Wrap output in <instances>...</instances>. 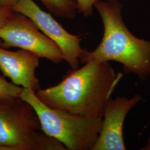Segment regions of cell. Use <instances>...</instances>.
I'll list each match as a JSON object with an SVG mask.
<instances>
[{"label": "cell", "mask_w": 150, "mask_h": 150, "mask_svg": "<svg viewBox=\"0 0 150 150\" xmlns=\"http://www.w3.org/2000/svg\"><path fill=\"white\" fill-rule=\"evenodd\" d=\"M123 75L116 74L109 62L91 60L36 95L49 107L83 117H103L107 101Z\"/></svg>", "instance_id": "6da1fadb"}, {"label": "cell", "mask_w": 150, "mask_h": 150, "mask_svg": "<svg viewBox=\"0 0 150 150\" xmlns=\"http://www.w3.org/2000/svg\"><path fill=\"white\" fill-rule=\"evenodd\" d=\"M102 18L104 33L95 50L84 49L80 62L116 61L127 73H133L141 80L150 76V41L136 37L125 25L121 16L122 5L117 0H99L94 6Z\"/></svg>", "instance_id": "7a4b0ae2"}, {"label": "cell", "mask_w": 150, "mask_h": 150, "mask_svg": "<svg viewBox=\"0 0 150 150\" xmlns=\"http://www.w3.org/2000/svg\"><path fill=\"white\" fill-rule=\"evenodd\" d=\"M20 97L34 108L42 131L64 145L66 150H92L103 117H83L49 107L30 89L23 88Z\"/></svg>", "instance_id": "3957f363"}, {"label": "cell", "mask_w": 150, "mask_h": 150, "mask_svg": "<svg viewBox=\"0 0 150 150\" xmlns=\"http://www.w3.org/2000/svg\"><path fill=\"white\" fill-rule=\"evenodd\" d=\"M0 145L9 150H65L41 130L32 106L20 97L0 101Z\"/></svg>", "instance_id": "277c9868"}, {"label": "cell", "mask_w": 150, "mask_h": 150, "mask_svg": "<svg viewBox=\"0 0 150 150\" xmlns=\"http://www.w3.org/2000/svg\"><path fill=\"white\" fill-rule=\"evenodd\" d=\"M0 39L4 48L25 50L54 64L64 60L58 45L45 35L31 18L17 12L13 11L0 27Z\"/></svg>", "instance_id": "5b68a950"}, {"label": "cell", "mask_w": 150, "mask_h": 150, "mask_svg": "<svg viewBox=\"0 0 150 150\" xmlns=\"http://www.w3.org/2000/svg\"><path fill=\"white\" fill-rule=\"evenodd\" d=\"M11 9L28 17L38 28L59 47L63 59L72 69L79 67L84 49L82 38L67 32L50 13L43 11L33 0H18Z\"/></svg>", "instance_id": "8992f818"}, {"label": "cell", "mask_w": 150, "mask_h": 150, "mask_svg": "<svg viewBox=\"0 0 150 150\" xmlns=\"http://www.w3.org/2000/svg\"><path fill=\"white\" fill-rule=\"evenodd\" d=\"M141 100L139 95L131 98L118 97L107 101L102 118V126L92 150H125L123 125L129 111Z\"/></svg>", "instance_id": "52a82bcc"}, {"label": "cell", "mask_w": 150, "mask_h": 150, "mask_svg": "<svg viewBox=\"0 0 150 150\" xmlns=\"http://www.w3.org/2000/svg\"><path fill=\"white\" fill-rule=\"evenodd\" d=\"M40 57L36 54L20 49L11 51L0 46V70L15 85L36 92L40 89L35 74Z\"/></svg>", "instance_id": "ba28073f"}, {"label": "cell", "mask_w": 150, "mask_h": 150, "mask_svg": "<svg viewBox=\"0 0 150 150\" xmlns=\"http://www.w3.org/2000/svg\"><path fill=\"white\" fill-rule=\"evenodd\" d=\"M54 16L65 19H73L77 10L75 0H40Z\"/></svg>", "instance_id": "9c48e42d"}, {"label": "cell", "mask_w": 150, "mask_h": 150, "mask_svg": "<svg viewBox=\"0 0 150 150\" xmlns=\"http://www.w3.org/2000/svg\"><path fill=\"white\" fill-rule=\"evenodd\" d=\"M22 88V87L8 82L5 77L0 76V101L20 97Z\"/></svg>", "instance_id": "30bf717a"}, {"label": "cell", "mask_w": 150, "mask_h": 150, "mask_svg": "<svg viewBox=\"0 0 150 150\" xmlns=\"http://www.w3.org/2000/svg\"><path fill=\"white\" fill-rule=\"evenodd\" d=\"M77 10L85 16H91L93 14L94 6L99 0H75Z\"/></svg>", "instance_id": "8fae6325"}, {"label": "cell", "mask_w": 150, "mask_h": 150, "mask_svg": "<svg viewBox=\"0 0 150 150\" xmlns=\"http://www.w3.org/2000/svg\"><path fill=\"white\" fill-rule=\"evenodd\" d=\"M13 11L11 8H0V27H2L8 20Z\"/></svg>", "instance_id": "7c38bea8"}, {"label": "cell", "mask_w": 150, "mask_h": 150, "mask_svg": "<svg viewBox=\"0 0 150 150\" xmlns=\"http://www.w3.org/2000/svg\"><path fill=\"white\" fill-rule=\"evenodd\" d=\"M17 1L18 0H0V8H11Z\"/></svg>", "instance_id": "4fadbf2b"}, {"label": "cell", "mask_w": 150, "mask_h": 150, "mask_svg": "<svg viewBox=\"0 0 150 150\" xmlns=\"http://www.w3.org/2000/svg\"><path fill=\"white\" fill-rule=\"evenodd\" d=\"M0 150H9L7 148H6V147H4V146H1L0 145Z\"/></svg>", "instance_id": "5bb4252c"}, {"label": "cell", "mask_w": 150, "mask_h": 150, "mask_svg": "<svg viewBox=\"0 0 150 150\" xmlns=\"http://www.w3.org/2000/svg\"><path fill=\"white\" fill-rule=\"evenodd\" d=\"M1 45H2V41H1V40L0 39V46H1Z\"/></svg>", "instance_id": "9a60e30c"}, {"label": "cell", "mask_w": 150, "mask_h": 150, "mask_svg": "<svg viewBox=\"0 0 150 150\" xmlns=\"http://www.w3.org/2000/svg\"><path fill=\"white\" fill-rule=\"evenodd\" d=\"M107 1H113V0H107Z\"/></svg>", "instance_id": "2e32d148"}]
</instances>
